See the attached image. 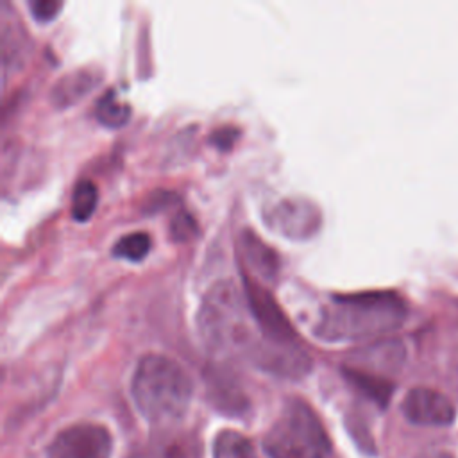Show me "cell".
<instances>
[{"label": "cell", "mask_w": 458, "mask_h": 458, "mask_svg": "<svg viewBox=\"0 0 458 458\" xmlns=\"http://www.w3.org/2000/svg\"><path fill=\"white\" fill-rule=\"evenodd\" d=\"M197 324L211 351L238 354L249 361L267 342L249 308L245 290H240L231 281L215 283L206 292Z\"/></svg>", "instance_id": "6da1fadb"}, {"label": "cell", "mask_w": 458, "mask_h": 458, "mask_svg": "<svg viewBox=\"0 0 458 458\" xmlns=\"http://www.w3.org/2000/svg\"><path fill=\"white\" fill-rule=\"evenodd\" d=\"M404 317L403 301L388 292L333 295L322 308L313 331L326 342H352L386 333Z\"/></svg>", "instance_id": "7a4b0ae2"}, {"label": "cell", "mask_w": 458, "mask_h": 458, "mask_svg": "<svg viewBox=\"0 0 458 458\" xmlns=\"http://www.w3.org/2000/svg\"><path fill=\"white\" fill-rule=\"evenodd\" d=\"M131 394L138 411L147 420L170 424L186 413L193 383L174 358L145 354L132 372Z\"/></svg>", "instance_id": "3957f363"}, {"label": "cell", "mask_w": 458, "mask_h": 458, "mask_svg": "<svg viewBox=\"0 0 458 458\" xmlns=\"http://www.w3.org/2000/svg\"><path fill=\"white\" fill-rule=\"evenodd\" d=\"M268 458H326L329 440L315 411L301 399L284 404L263 438Z\"/></svg>", "instance_id": "277c9868"}, {"label": "cell", "mask_w": 458, "mask_h": 458, "mask_svg": "<svg viewBox=\"0 0 458 458\" xmlns=\"http://www.w3.org/2000/svg\"><path fill=\"white\" fill-rule=\"evenodd\" d=\"M113 440L104 426L82 422L59 431L47 458H109Z\"/></svg>", "instance_id": "5b68a950"}, {"label": "cell", "mask_w": 458, "mask_h": 458, "mask_svg": "<svg viewBox=\"0 0 458 458\" xmlns=\"http://www.w3.org/2000/svg\"><path fill=\"white\" fill-rule=\"evenodd\" d=\"M243 284H245L243 290L247 295L249 308L254 315V320L259 326L263 338L267 342L281 344V345L299 344L292 324L288 322L286 315L281 311V308L277 306L270 292L249 277L243 279Z\"/></svg>", "instance_id": "8992f818"}, {"label": "cell", "mask_w": 458, "mask_h": 458, "mask_svg": "<svg viewBox=\"0 0 458 458\" xmlns=\"http://www.w3.org/2000/svg\"><path fill=\"white\" fill-rule=\"evenodd\" d=\"M265 220L283 236L301 240L311 236L317 231L320 215L318 209L308 200L283 199L270 206V209L265 213Z\"/></svg>", "instance_id": "52a82bcc"}, {"label": "cell", "mask_w": 458, "mask_h": 458, "mask_svg": "<svg viewBox=\"0 0 458 458\" xmlns=\"http://www.w3.org/2000/svg\"><path fill=\"white\" fill-rule=\"evenodd\" d=\"M401 410L410 422L420 426H449L456 415L449 397L426 386L411 388L404 395Z\"/></svg>", "instance_id": "ba28073f"}, {"label": "cell", "mask_w": 458, "mask_h": 458, "mask_svg": "<svg viewBox=\"0 0 458 458\" xmlns=\"http://www.w3.org/2000/svg\"><path fill=\"white\" fill-rule=\"evenodd\" d=\"M100 79H102V73L91 68H79V70L68 72L54 82L50 89V102L59 109L77 104L81 98H84L88 93H91L97 88Z\"/></svg>", "instance_id": "9c48e42d"}, {"label": "cell", "mask_w": 458, "mask_h": 458, "mask_svg": "<svg viewBox=\"0 0 458 458\" xmlns=\"http://www.w3.org/2000/svg\"><path fill=\"white\" fill-rule=\"evenodd\" d=\"M240 245H242L247 265L254 272H258L265 279L276 277L279 270V259H277V254L268 245H265V242H261L254 233L243 231Z\"/></svg>", "instance_id": "30bf717a"}, {"label": "cell", "mask_w": 458, "mask_h": 458, "mask_svg": "<svg viewBox=\"0 0 458 458\" xmlns=\"http://www.w3.org/2000/svg\"><path fill=\"white\" fill-rule=\"evenodd\" d=\"M156 458H200V447L195 437L182 431L163 433L154 444Z\"/></svg>", "instance_id": "8fae6325"}, {"label": "cell", "mask_w": 458, "mask_h": 458, "mask_svg": "<svg viewBox=\"0 0 458 458\" xmlns=\"http://www.w3.org/2000/svg\"><path fill=\"white\" fill-rule=\"evenodd\" d=\"M95 116L102 125L118 129L127 123L131 116V107L116 95L114 89H106L95 104Z\"/></svg>", "instance_id": "7c38bea8"}, {"label": "cell", "mask_w": 458, "mask_h": 458, "mask_svg": "<svg viewBox=\"0 0 458 458\" xmlns=\"http://www.w3.org/2000/svg\"><path fill=\"white\" fill-rule=\"evenodd\" d=\"M209 395L213 403L227 413H242L247 408L245 395L227 377L213 376L209 379Z\"/></svg>", "instance_id": "4fadbf2b"}, {"label": "cell", "mask_w": 458, "mask_h": 458, "mask_svg": "<svg viewBox=\"0 0 458 458\" xmlns=\"http://www.w3.org/2000/svg\"><path fill=\"white\" fill-rule=\"evenodd\" d=\"M213 458H256L252 444L236 431H222L213 447Z\"/></svg>", "instance_id": "5bb4252c"}, {"label": "cell", "mask_w": 458, "mask_h": 458, "mask_svg": "<svg viewBox=\"0 0 458 458\" xmlns=\"http://www.w3.org/2000/svg\"><path fill=\"white\" fill-rule=\"evenodd\" d=\"M345 376L356 388H360L365 395H369L376 403L385 404L388 401L390 392H392V385L388 381L376 377L370 372L358 370V369H345Z\"/></svg>", "instance_id": "9a60e30c"}, {"label": "cell", "mask_w": 458, "mask_h": 458, "mask_svg": "<svg viewBox=\"0 0 458 458\" xmlns=\"http://www.w3.org/2000/svg\"><path fill=\"white\" fill-rule=\"evenodd\" d=\"M97 202H98L97 186L91 181H88V179L79 181L75 184V188H73L72 206H70L73 220L86 222L93 215V211L97 208Z\"/></svg>", "instance_id": "2e32d148"}, {"label": "cell", "mask_w": 458, "mask_h": 458, "mask_svg": "<svg viewBox=\"0 0 458 458\" xmlns=\"http://www.w3.org/2000/svg\"><path fill=\"white\" fill-rule=\"evenodd\" d=\"M150 236L143 231L129 233L118 238L113 245V256L127 261H141L150 250Z\"/></svg>", "instance_id": "e0dca14e"}, {"label": "cell", "mask_w": 458, "mask_h": 458, "mask_svg": "<svg viewBox=\"0 0 458 458\" xmlns=\"http://www.w3.org/2000/svg\"><path fill=\"white\" fill-rule=\"evenodd\" d=\"M170 233H172L174 240L184 242V240H190L197 233V224L190 213L181 211L174 216V220L170 224Z\"/></svg>", "instance_id": "ac0fdd59"}, {"label": "cell", "mask_w": 458, "mask_h": 458, "mask_svg": "<svg viewBox=\"0 0 458 458\" xmlns=\"http://www.w3.org/2000/svg\"><path fill=\"white\" fill-rule=\"evenodd\" d=\"M29 9L38 21H50L63 9V4L57 0H32L29 2Z\"/></svg>", "instance_id": "d6986e66"}, {"label": "cell", "mask_w": 458, "mask_h": 458, "mask_svg": "<svg viewBox=\"0 0 458 458\" xmlns=\"http://www.w3.org/2000/svg\"><path fill=\"white\" fill-rule=\"evenodd\" d=\"M238 134H240V132H238L234 127H222V129H218V131L213 132L211 140H213V145H216L218 148L229 150V148L233 147L234 140L238 138Z\"/></svg>", "instance_id": "ffe728a7"}, {"label": "cell", "mask_w": 458, "mask_h": 458, "mask_svg": "<svg viewBox=\"0 0 458 458\" xmlns=\"http://www.w3.org/2000/svg\"><path fill=\"white\" fill-rule=\"evenodd\" d=\"M419 458H453V456L449 453H445V451H429V453L420 454Z\"/></svg>", "instance_id": "44dd1931"}, {"label": "cell", "mask_w": 458, "mask_h": 458, "mask_svg": "<svg viewBox=\"0 0 458 458\" xmlns=\"http://www.w3.org/2000/svg\"><path fill=\"white\" fill-rule=\"evenodd\" d=\"M132 458H141V456H132Z\"/></svg>", "instance_id": "7402d4cb"}]
</instances>
